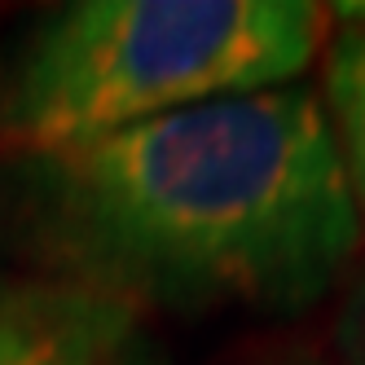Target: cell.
<instances>
[{
	"label": "cell",
	"instance_id": "obj_4",
	"mask_svg": "<svg viewBox=\"0 0 365 365\" xmlns=\"http://www.w3.org/2000/svg\"><path fill=\"white\" fill-rule=\"evenodd\" d=\"M322 110L330 119V137L339 150L352 207L365 225V27L339 31L326 48L322 66Z\"/></svg>",
	"mask_w": 365,
	"mask_h": 365
},
{
	"label": "cell",
	"instance_id": "obj_6",
	"mask_svg": "<svg viewBox=\"0 0 365 365\" xmlns=\"http://www.w3.org/2000/svg\"><path fill=\"white\" fill-rule=\"evenodd\" d=\"M269 365H334V361H322V356H277Z\"/></svg>",
	"mask_w": 365,
	"mask_h": 365
},
{
	"label": "cell",
	"instance_id": "obj_1",
	"mask_svg": "<svg viewBox=\"0 0 365 365\" xmlns=\"http://www.w3.org/2000/svg\"><path fill=\"white\" fill-rule=\"evenodd\" d=\"M44 259L128 308L295 317L361 247L322 97L233 93L48 159H22Z\"/></svg>",
	"mask_w": 365,
	"mask_h": 365
},
{
	"label": "cell",
	"instance_id": "obj_3",
	"mask_svg": "<svg viewBox=\"0 0 365 365\" xmlns=\"http://www.w3.org/2000/svg\"><path fill=\"white\" fill-rule=\"evenodd\" d=\"M0 365H159L137 308L58 273H0Z\"/></svg>",
	"mask_w": 365,
	"mask_h": 365
},
{
	"label": "cell",
	"instance_id": "obj_2",
	"mask_svg": "<svg viewBox=\"0 0 365 365\" xmlns=\"http://www.w3.org/2000/svg\"><path fill=\"white\" fill-rule=\"evenodd\" d=\"M334 14L308 0H71L5 53L0 145L48 159L233 93L299 84Z\"/></svg>",
	"mask_w": 365,
	"mask_h": 365
},
{
	"label": "cell",
	"instance_id": "obj_5",
	"mask_svg": "<svg viewBox=\"0 0 365 365\" xmlns=\"http://www.w3.org/2000/svg\"><path fill=\"white\" fill-rule=\"evenodd\" d=\"M334 365H365V264L344 282L334 312Z\"/></svg>",
	"mask_w": 365,
	"mask_h": 365
}]
</instances>
